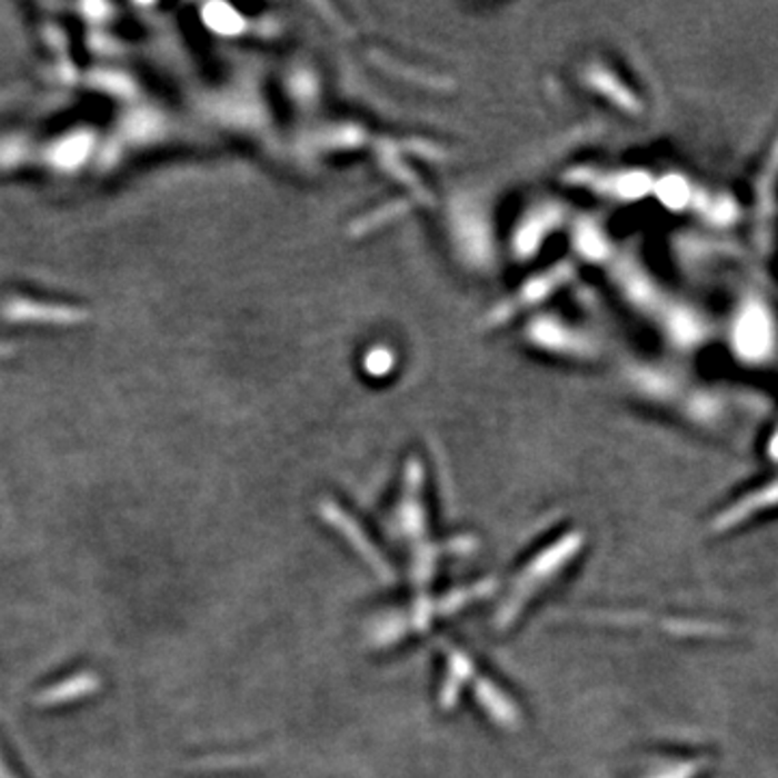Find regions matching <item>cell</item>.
Returning a JSON list of instances; mask_svg holds the SVG:
<instances>
[{"mask_svg":"<svg viewBox=\"0 0 778 778\" xmlns=\"http://www.w3.org/2000/svg\"><path fill=\"white\" fill-rule=\"evenodd\" d=\"M100 688V679L93 672H78L72 679H63L61 684L43 690L39 695V705H61L70 700L82 699L87 695H93Z\"/></svg>","mask_w":778,"mask_h":778,"instance_id":"obj_1","label":"cell"},{"mask_svg":"<svg viewBox=\"0 0 778 778\" xmlns=\"http://www.w3.org/2000/svg\"><path fill=\"white\" fill-rule=\"evenodd\" d=\"M0 778H16L11 775V770L4 766V761L0 759Z\"/></svg>","mask_w":778,"mask_h":778,"instance_id":"obj_2","label":"cell"}]
</instances>
